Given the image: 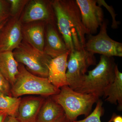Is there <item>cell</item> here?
Masks as SVG:
<instances>
[{
	"instance_id": "1",
	"label": "cell",
	"mask_w": 122,
	"mask_h": 122,
	"mask_svg": "<svg viewBox=\"0 0 122 122\" xmlns=\"http://www.w3.org/2000/svg\"><path fill=\"white\" fill-rule=\"evenodd\" d=\"M58 30L69 53L84 47L86 31L82 21L81 11L76 0H55L51 2Z\"/></svg>"
},
{
	"instance_id": "2",
	"label": "cell",
	"mask_w": 122,
	"mask_h": 122,
	"mask_svg": "<svg viewBox=\"0 0 122 122\" xmlns=\"http://www.w3.org/2000/svg\"><path fill=\"white\" fill-rule=\"evenodd\" d=\"M116 65L112 57L102 55L95 68L88 71L75 91L100 97L114 81Z\"/></svg>"
},
{
	"instance_id": "3",
	"label": "cell",
	"mask_w": 122,
	"mask_h": 122,
	"mask_svg": "<svg viewBox=\"0 0 122 122\" xmlns=\"http://www.w3.org/2000/svg\"><path fill=\"white\" fill-rule=\"evenodd\" d=\"M51 97L62 107L66 116L72 122L76 120L79 116L89 115L93 105L99 98L93 95L77 92L68 86L61 87L58 94Z\"/></svg>"
},
{
	"instance_id": "4",
	"label": "cell",
	"mask_w": 122,
	"mask_h": 122,
	"mask_svg": "<svg viewBox=\"0 0 122 122\" xmlns=\"http://www.w3.org/2000/svg\"><path fill=\"white\" fill-rule=\"evenodd\" d=\"M18 70L16 81L11 86L12 96L20 97L26 95H36L49 97L60 92V89L51 84L47 78L33 74L22 64H19Z\"/></svg>"
},
{
	"instance_id": "5",
	"label": "cell",
	"mask_w": 122,
	"mask_h": 122,
	"mask_svg": "<svg viewBox=\"0 0 122 122\" xmlns=\"http://www.w3.org/2000/svg\"><path fill=\"white\" fill-rule=\"evenodd\" d=\"M13 53L15 60L25 66L29 72L41 77L48 78L52 58L44 52L38 50L26 40H23Z\"/></svg>"
},
{
	"instance_id": "6",
	"label": "cell",
	"mask_w": 122,
	"mask_h": 122,
	"mask_svg": "<svg viewBox=\"0 0 122 122\" xmlns=\"http://www.w3.org/2000/svg\"><path fill=\"white\" fill-rule=\"evenodd\" d=\"M94 55L84 47L75 49L70 53L66 77L68 86L72 89H76L81 83L90 66L95 65Z\"/></svg>"
},
{
	"instance_id": "7",
	"label": "cell",
	"mask_w": 122,
	"mask_h": 122,
	"mask_svg": "<svg viewBox=\"0 0 122 122\" xmlns=\"http://www.w3.org/2000/svg\"><path fill=\"white\" fill-rule=\"evenodd\" d=\"M107 22L104 20L100 30L96 35H89L85 48L87 52L94 54H99L109 57L122 56V44L109 37L107 33Z\"/></svg>"
},
{
	"instance_id": "8",
	"label": "cell",
	"mask_w": 122,
	"mask_h": 122,
	"mask_svg": "<svg viewBox=\"0 0 122 122\" xmlns=\"http://www.w3.org/2000/svg\"><path fill=\"white\" fill-rule=\"evenodd\" d=\"M81 11L82 21L87 35L96 33L104 21L102 9L96 0H76Z\"/></svg>"
},
{
	"instance_id": "9",
	"label": "cell",
	"mask_w": 122,
	"mask_h": 122,
	"mask_svg": "<svg viewBox=\"0 0 122 122\" xmlns=\"http://www.w3.org/2000/svg\"><path fill=\"white\" fill-rule=\"evenodd\" d=\"M22 40L20 21L15 20L7 21L0 30V52H13L18 48Z\"/></svg>"
},
{
	"instance_id": "10",
	"label": "cell",
	"mask_w": 122,
	"mask_h": 122,
	"mask_svg": "<svg viewBox=\"0 0 122 122\" xmlns=\"http://www.w3.org/2000/svg\"><path fill=\"white\" fill-rule=\"evenodd\" d=\"M45 34V53L52 59L66 53H69L63 38L59 35L54 24H48Z\"/></svg>"
},
{
	"instance_id": "11",
	"label": "cell",
	"mask_w": 122,
	"mask_h": 122,
	"mask_svg": "<svg viewBox=\"0 0 122 122\" xmlns=\"http://www.w3.org/2000/svg\"><path fill=\"white\" fill-rule=\"evenodd\" d=\"M69 54L66 53L52 59L50 63L47 78L51 84L58 89L68 86L66 72Z\"/></svg>"
},
{
	"instance_id": "12",
	"label": "cell",
	"mask_w": 122,
	"mask_h": 122,
	"mask_svg": "<svg viewBox=\"0 0 122 122\" xmlns=\"http://www.w3.org/2000/svg\"><path fill=\"white\" fill-rule=\"evenodd\" d=\"M45 99L30 96L21 99L17 119L19 122H37L38 116Z\"/></svg>"
},
{
	"instance_id": "13",
	"label": "cell",
	"mask_w": 122,
	"mask_h": 122,
	"mask_svg": "<svg viewBox=\"0 0 122 122\" xmlns=\"http://www.w3.org/2000/svg\"><path fill=\"white\" fill-rule=\"evenodd\" d=\"M55 16L52 4H46L44 2L38 0L33 1L30 3L23 18L25 22H29L35 21L43 20L52 23Z\"/></svg>"
},
{
	"instance_id": "14",
	"label": "cell",
	"mask_w": 122,
	"mask_h": 122,
	"mask_svg": "<svg viewBox=\"0 0 122 122\" xmlns=\"http://www.w3.org/2000/svg\"><path fill=\"white\" fill-rule=\"evenodd\" d=\"M19 63L15 60L12 51L0 52V72L13 86L18 74Z\"/></svg>"
},
{
	"instance_id": "15",
	"label": "cell",
	"mask_w": 122,
	"mask_h": 122,
	"mask_svg": "<svg viewBox=\"0 0 122 122\" xmlns=\"http://www.w3.org/2000/svg\"><path fill=\"white\" fill-rule=\"evenodd\" d=\"M64 114L62 107L51 96L45 99L39 111L37 122H55Z\"/></svg>"
},
{
	"instance_id": "16",
	"label": "cell",
	"mask_w": 122,
	"mask_h": 122,
	"mask_svg": "<svg viewBox=\"0 0 122 122\" xmlns=\"http://www.w3.org/2000/svg\"><path fill=\"white\" fill-rule=\"evenodd\" d=\"M104 97H107L106 100L111 103L117 105L118 103L119 109L122 107V74L119 71L117 65L115 68L114 79L113 82L105 90Z\"/></svg>"
},
{
	"instance_id": "17",
	"label": "cell",
	"mask_w": 122,
	"mask_h": 122,
	"mask_svg": "<svg viewBox=\"0 0 122 122\" xmlns=\"http://www.w3.org/2000/svg\"><path fill=\"white\" fill-rule=\"evenodd\" d=\"M26 40L34 48L44 52L45 46V32L43 25H37L31 26L26 30Z\"/></svg>"
},
{
	"instance_id": "18",
	"label": "cell",
	"mask_w": 122,
	"mask_h": 122,
	"mask_svg": "<svg viewBox=\"0 0 122 122\" xmlns=\"http://www.w3.org/2000/svg\"><path fill=\"white\" fill-rule=\"evenodd\" d=\"M21 99L0 94V110L5 112L8 116L16 117Z\"/></svg>"
},
{
	"instance_id": "19",
	"label": "cell",
	"mask_w": 122,
	"mask_h": 122,
	"mask_svg": "<svg viewBox=\"0 0 122 122\" xmlns=\"http://www.w3.org/2000/svg\"><path fill=\"white\" fill-rule=\"evenodd\" d=\"M95 109L91 113L86 116L84 119L81 120H75L73 122H102L100 117L103 113V110L102 107L103 102L101 100H99L97 102ZM114 115L112 116L110 120L107 122H113Z\"/></svg>"
},
{
	"instance_id": "20",
	"label": "cell",
	"mask_w": 122,
	"mask_h": 122,
	"mask_svg": "<svg viewBox=\"0 0 122 122\" xmlns=\"http://www.w3.org/2000/svg\"><path fill=\"white\" fill-rule=\"evenodd\" d=\"M10 12L8 1L0 0V25L8 20Z\"/></svg>"
},
{
	"instance_id": "21",
	"label": "cell",
	"mask_w": 122,
	"mask_h": 122,
	"mask_svg": "<svg viewBox=\"0 0 122 122\" xmlns=\"http://www.w3.org/2000/svg\"><path fill=\"white\" fill-rule=\"evenodd\" d=\"M11 86L0 72V94L12 96Z\"/></svg>"
},
{
	"instance_id": "22",
	"label": "cell",
	"mask_w": 122,
	"mask_h": 122,
	"mask_svg": "<svg viewBox=\"0 0 122 122\" xmlns=\"http://www.w3.org/2000/svg\"><path fill=\"white\" fill-rule=\"evenodd\" d=\"M96 2L99 6L101 7L102 5L104 6L109 11V12L111 14L112 18V28L113 29H117L118 28V25L119 24V22L117 21L116 20V16L117 15L115 13L113 7L108 5L105 2V1L103 0H96Z\"/></svg>"
},
{
	"instance_id": "23",
	"label": "cell",
	"mask_w": 122,
	"mask_h": 122,
	"mask_svg": "<svg viewBox=\"0 0 122 122\" xmlns=\"http://www.w3.org/2000/svg\"><path fill=\"white\" fill-rule=\"evenodd\" d=\"M10 4V12L12 15L16 14L22 4V1L20 0H10L8 1Z\"/></svg>"
},
{
	"instance_id": "24",
	"label": "cell",
	"mask_w": 122,
	"mask_h": 122,
	"mask_svg": "<svg viewBox=\"0 0 122 122\" xmlns=\"http://www.w3.org/2000/svg\"><path fill=\"white\" fill-rule=\"evenodd\" d=\"M8 116L5 112L0 110V122H5Z\"/></svg>"
},
{
	"instance_id": "25",
	"label": "cell",
	"mask_w": 122,
	"mask_h": 122,
	"mask_svg": "<svg viewBox=\"0 0 122 122\" xmlns=\"http://www.w3.org/2000/svg\"><path fill=\"white\" fill-rule=\"evenodd\" d=\"M55 122H72L69 120L66 116L65 114L64 115L61 117Z\"/></svg>"
},
{
	"instance_id": "26",
	"label": "cell",
	"mask_w": 122,
	"mask_h": 122,
	"mask_svg": "<svg viewBox=\"0 0 122 122\" xmlns=\"http://www.w3.org/2000/svg\"><path fill=\"white\" fill-rule=\"evenodd\" d=\"M113 122H122V116L119 115H114L113 118Z\"/></svg>"
},
{
	"instance_id": "27",
	"label": "cell",
	"mask_w": 122,
	"mask_h": 122,
	"mask_svg": "<svg viewBox=\"0 0 122 122\" xmlns=\"http://www.w3.org/2000/svg\"><path fill=\"white\" fill-rule=\"evenodd\" d=\"M8 118L6 122H19L16 117L11 116H8Z\"/></svg>"
},
{
	"instance_id": "28",
	"label": "cell",
	"mask_w": 122,
	"mask_h": 122,
	"mask_svg": "<svg viewBox=\"0 0 122 122\" xmlns=\"http://www.w3.org/2000/svg\"><path fill=\"white\" fill-rule=\"evenodd\" d=\"M7 21H6V22H4V23H3V24H1V25H0V30L2 28V27H3V26H4V25H5V23H6V22H7Z\"/></svg>"
}]
</instances>
